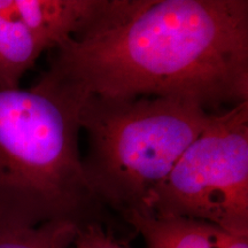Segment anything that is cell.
<instances>
[{
  "instance_id": "cell-1",
  "label": "cell",
  "mask_w": 248,
  "mask_h": 248,
  "mask_svg": "<svg viewBox=\"0 0 248 248\" xmlns=\"http://www.w3.org/2000/svg\"><path fill=\"white\" fill-rule=\"evenodd\" d=\"M37 82L76 100L171 98L219 113L248 101V1L152 0L128 22L49 51Z\"/></svg>"
},
{
  "instance_id": "cell-2",
  "label": "cell",
  "mask_w": 248,
  "mask_h": 248,
  "mask_svg": "<svg viewBox=\"0 0 248 248\" xmlns=\"http://www.w3.org/2000/svg\"><path fill=\"white\" fill-rule=\"evenodd\" d=\"M78 109L75 98L39 82L0 88V229L54 221L110 229L83 171Z\"/></svg>"
},
{
  "instance_id": "cell-3",
  "label": "cell",
  "mask_w": 248,
  "mask_h": 248,
  "mask_svg": "<svg viewBox=\"0 0 248 248\" xmlns=\"http://www.w3.org/2000/svg\"><path fill=\"white\" fill-rule=\"evenodd\" d=\"M79 101L80 130L88 136L82 167L92 193L108 212H141L152 188L171 171L208 126L213 114L178 99Z\"/></svg>"
},
{
  "instance_id": "cell-4",
  "label": "cell",
  "mask_w": 248,
  "mask_h": 248,
  "mask_svg": "<svg viewBox=\"0 0 248 248\" xmlns=\"http://www.w3.org/2000/svg\"><path fill=\"white\" fill-rule=\"evenodd\" d=\"M141 212L248 234V101L213 114L171 171L152 188Z\"/></svg>"
},
{
  "instance_id": "cell-5",
  "label": "cell",
  "mask_w": 248,
  "mask_h": 248,
  "mask_svg": "<svg viewBox=\"0 0 248 248\" xmlns=\"http://www.w3.org/2000/svg\"><path fill=\"white\" fill-rule=\"evenodd\" d=\"M151 2L152 0H13V6L52 51L69 40L92 38L128 22Z\"/></svg>"
},
{
  "instance_id": "cell-6",
  "label": "cell",
  "mask_w": 248,
  "mask_h": 248,
  "mask_svg": "<svg viewBox=\"0 0 248 248\" xmlns=\"http://www.w3.org/2000/svg\"><path fill=\"white\" fill-rule=\"evenodd\" d=\"M122 218L142 235L148 248H225L234 235L210 223L185 217L131 212Z\"/></svg>"
},
{
  "instance_id": "cell-7",
  "label": "cell",
  "mask_w": 248,
  "mask_h": 248,
  "mask_svg": "<svg viewBox=\"0 0 248 248\" xmlns=\"http://www.w3.org/2000/svg\"><path fill=\"white\" fill-rule=\"evenodd\" d=\"M48 51L43 37L15 12L12 0H0V88H20L23 76Z\"/></svg>"
},
{
  "instance_id": "cell-8",
  "label": "cell",
  "mask_w": 248,
  "mask_h": 248,
  "mask_svg": "<svg viewBox=\"0 0 248 248\" xmlns=\"http://www.w3.org/2000/svg\"><path fill=\"white\" fill-rule=\"evenodd\" d=\"M79 226L70 222H47L33 228L0 229V248H68Z\"/></svg>"
},
{
  "instance_id": "cell-9",
  "label": "cell",
  "mask_w": 248,
  "mask_h": 248,
  "mask_svg": "<svg viewBox=\"0 0 248 248\" xmlns=\"http://www.w3.org/2000/svg\"><path fill=\"white\" fill-rule=\"evenodd\" d=\"M73 245L74 248H129L117 239L111 229L100 223L79 226Z\"/></svg>"
},
{
  "instance_id": "cell-10",
  "label": "cell",
  "mask_w": 248,
  "mask_h": 248,
  "mask_svg": "<svg viewBox=\"0 0 248 248\" xmlns=\"http://www.w3.org/2000/svg\"><path fill=\"white\" fill-rule=\"evenodd\" d=\"M225 248H248V234H234Z\"/></svg>"
}]
</instances>
